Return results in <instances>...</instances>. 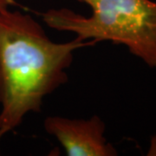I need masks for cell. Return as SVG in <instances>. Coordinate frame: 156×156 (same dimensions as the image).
Segmentation results:
<instances>
[{
    "label": "cell",
    "mask_w": 156,
    "mask_h": 156,
    "mask_svg": "<svg viewBox=\"0 0 156 156\" xmlns=\"http://www.w3.org/2000/svg\"><path fill=\"white\" fill-rule=\"evenodd\" d=\"M45 131L60 142L68 156H115L116 149L108 142L105 123L97 115L89 119L49 116Z\"/></svg>",
    "instance_id": "3"
},
{
    "label": "cell",
    "mask_w": 156,
    "mask_h": 156,
    "mask_svg": "<svg viewBox=\"0 0 156 156\" xmlns=\"http://www.w3.org/2000/svg\"><path fill=\"white\" fill-rule=\"evenodd\" d=\"M94 44L78 37L56 43L30 15L0 11V141L67 83L75 51Z\"/></svg>",
    "instance_id": "1"
},
{
    "label": "cell",
    "mask_w": 156,
    "mask_h": 156,
    "mask_svg": "<svg viewBox=\"0 0 156 156\" xmlns=\"http://www.w3.org/2000/svg\"><path fill=\"white\" fill-rule=\"evenodd\" d=\"M15 1L14 0H0V11L9 9V7L11 5H15Z\"/></svg>",
    "instance_id": "4"
},
{
    "label": "cell",
    "mask_w": 156,
    "mask_h": 156,
    "mask_svg": "<svg viewBox=\"0 0 156 156\" xmlns=\"http://www.w3.org/2000/svg\"><path fill=\"white\" fill-rule=\"evenodd\" d=\"M92 11L84 17L67 8L43 14L50 28L72 32L84 41H109L156 69V2L151 0H76Z\"/></svg>",
    "instance_id": "2"
}]
</instances>
